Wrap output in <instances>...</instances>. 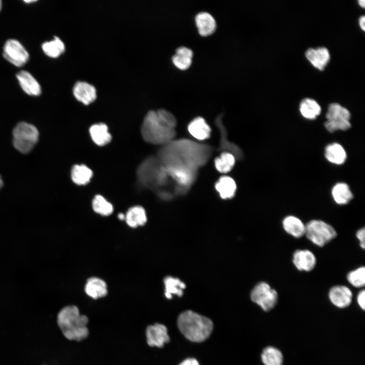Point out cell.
<instances>
[{
	"label": "cell",
	"mask_w": 365,
	"mask_h": 365,
	"mask_svg": "<svg viewBox=\"0 0 365 365\" xmlns=\"http://www.w3.org/2000/svg\"><path fill=\"white\" fill-rule=\"evenodd\" d=\"M212 152L208 145L182 139L162 145L157 157L165 167L186 168L197 171L208 161Z\"/></svg>",
	"instance_id": "1"
},
{
	"label": "cell",
	"mask_w": 365,
	"mask_h": 365,
	"mask_svg": "<svg viewBox=\"0 0 365 365\" xmlns=\"http://www.w3.org/2000/svg\"><path fill=\"white\" fill-rule=\"evenodd\" d=\"M176 124V118L168 111H150L141 125V135L146 142L162 146L174 139Z\"/></svg>",
	"instance_id": "2"
},
{
	"label": "cell",
	"mask_w": 365,
	"mask_h": 365,
	"mask_svg": "<svg viewBox=\"0 0 365 365\" xmlns=\"http://www.w3.org/2000/svg\"><path fill=\"white\" fill-rule=\"evenodd\" d=\"M137 176L141 185L155 191L161 199L167 200L173 198V194L166 189L170 178L156 156L149 157L140 163Z\"/></svg>",
	"instance_id": "3"
},
{
	"label": "cell",
	"mask_w": 365,
	"mask_h": 365,
	"mask_svg": "<svg viewBox=\"0 0 365 365\" xmlns=\"http://www.w3.org/2000/svg\"><path fill=\"white\" fill-rule=\"evenodd\" d=\"M56 321L62 335L68 340L81 341L88 337L89 319L81 314L75 305L62 307L57 313Z\"/></svg>",
	"instance_id": "4"
},
{
	"label": "cell",
	"mask_w": 365,
	"mask_h": 365,
	"mask_svg": "<svg viewBox=\"0 0 365 365\" xmlns=\"http://www.w3.org/2000/svg\"><path fill=\"white\" fill-rule=\"evenodd\" d=\"M177 325L187 339L195 342L205 341L213 329V323L209 318L191 310L184 311L179 315Z\"/></svg>",
	"instance_id": "5"
},
{
	"label": "cell",
	"mask_w": 365,
	"mask_h": 365,
	"mask_svg": "<svg viewBox=\"0 0 365 365\" xmlns=\"http://www.w3.org/2000/svg\"><path fill=\"white\" fill-rule=\"evenodd\" d=\"M39 132L33 125L21 122L13 130V144L20 152L26 154L30 152L38 141Z\"/></svg>",
	"instance_id": "6"
},
{
	"label": "cell",
	"mask_w": 365,
	"mask_h": 365,
	"mask_svg": "<svg viewBox=\"0 0 365 365\" xmlns=\"http://www.w3.org/2000/svg\"><path fill=\"white\" fill-rule=\"evenodd\" d=\"M305 235L315 245L322 247L337 235L333 226L319 220H313L306 224Z\"/></svg>",
	"instance_id": "7"
},
{
	"label": "cell",
	"mask_w": 365,
	"mask_h": 365,
	"mask_svg": "<svg viewBox=\"0 0 365 365\" xmlns=\"http://www.w3.org/2000/svg\"><path fill=\"white\" fill-rule=\"evenodd\" d=\"M326 119L324 126L330 132L346 130L351 127L349 111L338 103H332L328 105Z\"/></svg>",
	"instance_id": "8"
},
{
	"label": "cell",
	"mask_w": 365,
	"mask_h": 365,
	"mask_svg": "<svg viewBox=\"0 0 365 365\" xmlns=\"http://www.w3.org/2000/svg\"><path fill=\"white\" fill-rule=\"evenodd\" d=\"M278 298L277 291L264 281L256 284L250 293L251 301L265 311H269L274 308Z\"/></svg>",
	"instance_id": "9"
},
{
	"label": "cell",
	"mask_w": 365,
	"mask_h": 365,
	"mask_svg": "<svg viewBox=\"0 0 365 365\" xmlns=\"http://www.w3.org/2000/svg\"><path fill=\"white\" fill-rule=\"evenodd\" d=\"M3 56L10 63L17 67L25 65L29 60V54L18 40L9 39L3 47Z\"/></svg>",
	"instance_id": "10"
},
{
	"label": "cell",
	"mask_w": 365,
	"mask_h": 365,
	"mask_svg": "<svg viewBox=\"0 0 365 365\" xmlns=\"http://www.w3.org/2000/svg\"><path fill=\"white\" fill-rule=\"evenodd\" d=\"M145 335L147 344L151 347L161 348L170 340L167 327L159 323L148 326Z\"/></svg>",
	"instance_id": "11"
},
{
	"label": "cell",
	"mask_w": 365,
	"mask_h": 365,
	"mask_svg": "<svg viewBox=\"0 0 365 365\" xmlns=\"http://www.w3.org/2000/svg\"><path fill=\"white\" fill-rule=\"evenodd\" d=\"M352 293L347 286L342 285L332 287L328 292L331 302L339 308L348 307L352 300Z\"/></svg>",
	"instance_id": "12"
},
{
	"label": "cell",
	"mask_w": 365,
	"mask_h": 365,
	"mask_svg": "<svg viewBox=\"0 0 365 365\" xmlns=\"http://www.w3.org/2000/svg\"><path fill=\"white\" fill-rule=\"evenodd\" d=\"M293 262L299 271L309 272L315 268L316 258L314 254L308 249H298L293 253Z\"/></svg>",
	"instance_id": "13"
},
{
	"label": "cell",
	"mask_w": 365,
	"mask_h": 365,
	"mask_svg": "<svg viewBox=\"0 0 365 365\" xmlns=\"http://www.w3.org/2000/svg\"><path fill=\"white\" fill-rule=\"evenodd\" d=\"M222 119L223 114H221L215 119V124L221 133L220 149L232 154L236 159L240 160L243 157V152L238 145L228 140L227 130L223 123Z\"/></svg>",
	"instance_id": "14"
},
{
	"label": "cell",
	"mask_w": 365,
	"mask_h": 365,
	"mask_svg": "<svg viewBox=\"0 0 365 365\" xmlns=\"http://www.w3.org/2000/svg\"><path fill=\"white\" fill-rule=\"evenodd\" d=\"M75 98L85 104L93 102L97 96L96 88L93 85L84 81L76 82L73 87Z\"/></svg>",
	"instance_id": "15"
},
{
	"label": "cell",
	"mask_w": 365,
	"mask_h": 365,
	"mask_svg": "<svg viewBox=\"0 0 365 365\" xmlns=\"http://www.w3.org/2000/svg\"><path fill=\"white\" fill-rule=\"evenodd\" d=\"M16 78L21 88L27 94L34 96L41 94V85L30 72L21 70L17 74Z\"/></svg>",
	"instance_id": "16"
},
{
	"label": "cell",
	"mask_w": 365,
	"mask_h": 365,
	"mask_svg": "<svg viewBox=\"0 0 365 365\" xmlns=\"http://www.w3.org/2000/svg\"><path fill=\"white\" fill-rule=\"evenodd\" d=\"M305 56L315 67L320 70L324 68L330 58L328 50L324 47L309 48L305 52Z\"/></svg>",
	"instance_id": "17"
},
{
	"label": "cell",
	"mask_w": 365,
	"mask_h": 365,
	"mask_svg": "<svg viewBox=\"0 0 365 365\" xmlns=\"http://www.w3.org/2000/svg\"><path fill=\"white\" fill-rule=\"evenodd\" d=\"M195 20L198 32L202 36L209 35L216 29V21L213 16L208 12L198 13L195 16Z\"/></svg>",
	"instance_id": "18"
},
{
	"label": "cell",
	"mask_w": 365,
	"mask_h": 365,
	"mask_svg": "<svg viewBox=\"0 0 365 365\" xmlns=\"http://www.w3.org/2000/svg\"><path fill=\"white\" fill-rule=\"evenodd\" d=\"M188 129L190 134L199 140L206 139L210 136L211 129L202 117L194 119L189 124Z\"/></svg>",
	"instance_id": "19"
},
{
	"label": "cell",
	"mask_w": 365,
	"mask_h": 365,
	"mask_svg": "<svg viewBox=\"0 0 365 365\" xmlns=\"http://www.w3.org/2000/svg\"><path fill=\"white\" fill-rule=\"evenodd\" d=\"M85 291L90 298L97 299L106 295L107 285L102 279L95 277H91L87 281Z\"/></svg>",
	"instance_id": "20"
},
{
	"label": "cell",
	"mask_w": 365,
	"mask_h": 365,
	"mask_svg": "<svg viewBox=\"0 0 365 365\" xmlns=\"http://www.w3.org/2000/svg\"><path fill=\"white\" fill-rule=\"evenodd\" d=\"M284 230L295 238H300L305 235L306 225L298 217L288 215L284 217L282 222Z\"/></svg>",
	"instance_id": "21"
},
{
	"label": "cell",
	"mask_w": 365,
	"mask_h": 365,
	"mask_svg": "<svg viewBox=\"0 0 365 365\" xmlns=\"http://www.w3.org/2000/svg\"><path fill=\"white\" fill-rule=\"evenodd\" d=\"M89 133L93 142L99 146L106 145L112 139L108 127L104 123L93 124L89 129Z\"/></svg>",
	"instance_id": "22"
},
{
	"label": "cell",
	"mask_w": 365,
	"mask_h": 365,
	"mask_svg": "<svg viewBox=\"0 0 365 365\" xmlns=\"http://www.w3.org/2000/svg\"><path fill=\"white\" fill-rule=\"evenodd\" d=\"M193 52L187 47L180 46L175 50V53L172 57L174 65L178 69H187L192 64Z\"/></svg>",
	"instance_id": "23"
},
{
	"label": "cell",
	"mask_w": 365,
	"mask_h": 365,
	"mask_svg": "<svg viewBox=\"0 0 365 365\" xmlns=\"http://www.w3.org/2000/svg\"><path fill=\"white\" fill-rule=\"evenodd\" d=\"M236 188L235 180L228 176H222L215 185L216 190L224 199L232 198L235 194Z\"/></svg>",
	"instance_id": "24"
},
{
	"label": "cell",
	"mask_w": 365,
	"mask_h": 365,
	"mask_svg": "<svg viewBox=\"0 0 365 365\" xmlns=\"http://www.w3.org/2000/svg\"><path fill=\"white\" fill-rule=\"evenodd\" d=\"M125 220L130 227L135 228L143 226L147 221L145 210L140 206H133L128 210Z\"/></svg>",
	"instance_id": "25"
},
{
	"label": "cell",
	"mask_w": 365,
	"mask_h": 365,
	"mask_svg": "<svg viewBox=\"0 0 365 365\" xmlns=\"http://www.w3.org/2000/svg\"><path fill=\"white\" fill-rule=\"evenodd\" d=\"M325 157L329 162L340 165L345 162L347 155L345 150L341 144L333 143L325 148Z\"/></svg>",
	"instance_id": "26"
},
{
	"label": "cell",
	"mask_w": 365,
	"mask_h": 365,
	"mask_svg": "<svg viewBox=\"0 0 365 365\" xmlns=\"http://www.w3.org/2000/svg\"><path fill=\"white\" fill-rule=\"evenodd\" d=\"M165 296L170 299L173 295L180 297L183 295L185 284L178 278L167 276L164 279Z\"/></svg>",
	"instance_id": "27"
},
{
	"label": "cell",
	"mask_w": 365,
	"mask_h": 365,
	"mask_svg": "<svg viewBox=\"0 0 365 365\" xmlns=\"http://www.w3.org/2000/svg\"><path fill=\"white\" fill-rule=\"evenodd\" d=\"M93 176V172L83 164L74 165L71 170L72 181L78 185H85L88 183Z\"/></svg>",
	"instance_id": "28"
},
{
	"label": "cell",
	"mask_w": 365,
	"mask_h": 365,
	"mask_svg": "<svg viewBox=\"0 0 365 365\" xmlns=\"http://www.w3.org/2000/svg\"><path fill=\"white\" fill-rule=\"evenodd\" d=\"M332 195L335 202L339 205L348 203L353 198L349 186L343 182L338 183L334 186Z\"/></svg>",
	"instance_id": "29"
},
{
	"label": "cell",
	"mask_w": 365,
	"mask_h": 365,
	"mask_svg": "<svg viewBox=\"0 0 365 365\" xmlns=\"http://www.w3.org/2000/svg\"><path fill=\"white\" fill-rule=\"evenodd\" d=\"M261 360L264 365H283V355L278 348L267 346L263 350Z\"/></svg>",
	"instance_id": "30"
},
{
	"label": "cell",
	"mask_w": 365,
	"mask_h": 365,
	"mask_svg": "<svg viewBox=\"0 0 365 365\" xmlns=\"http://www.w3.org/2000/svg\"><path fill=\"white\" fill-rule=\"evenodd\" d=\"M300 111L304 118L312 120L315 119L320 114L321 107L315 100L306 98L301 102Z\"/></svg>",
	"instance_id": "31"
},
{
	"label": "cell",
	"mask_w": 365,
	"mask_h": 365,
	"mask_svg": "<svg viewBox=\"0 0 365 365\" xmlns=\"http://www.w3.org/2000/svg\"><path fill=\"white\" fill-rule=\"evenodd\" d=\"M44 53L48 57L57 58L65 51L64 43L57 36L50 41L45 42L42 45Z\"/></svg>",
	"instance_id": "32"
},
{
	"label": "cell",
	"mask_w": 365,
	"mask_h": 365,
	"mask_svg": "<svg viewBox=\"0 0 365 365\" xmlns=\"http://www.w3.org/2000/svg\"><path fill=\"white\" fill-rule=\"evenodd\" d=\"M236 161L235 157L231 153L223 152L214 160V165L217 170L221 173H227L234 167Z\"/></svg>",
	"instance_id": "33"
},
{
	"label": "cell",
	"mask_w": 365,
	"mask_h": 365,
	"mask_svg": "<svg viewBox=\"0 0 365 365\" xmlns=\"http://www.w3.org/2000/svg\"><path fill=\"white\" fill-rule=\"evenodd\" d=\"M92 204L93 210L100 215L107 216L113 212V205L101 195H96Z\"/></svg>",
	"instance_id": "34"
},
{
	"label": "cell",
	"mask_w": 365,
	"mask_h": 365,
	"mask_svg": "<svg viewBox=\"0 0 365 365\" xmlns=\"http://www.w3.org/2000/svg\"><path fill=\"white\" fill-rule=\"evenodd\" d=\"M349 283L355 287L360 288L365 284V268L358 267L349 272L347 275Z\"/></svg>",
	"instance_id": "35"
},
{
	"label": "cell",
	"mask_w": 365,
	"mask_h": 365,
	"mask_svg": "<svg viewBox=\"0 0 365 365\" xmlns=\"http://www.w3.org/2000/svg\"><path fill=\"white\" fill-rule=\"evenodd\" d=\"M364 236V227L360 228L357 231L356 233V236L359 242V245L360 247L362 249H364L365 247Z\"/></svg>",
	"instance_id": "36"
},
{
	"label": "cell",
	"mask_w": 365,
	"mask_h": 365,
	"mask_svg": "<svg viewBox=\"0 0 365 365\" xmlns=\"http://www.w3.org/2000/svg\"><path fill=\"white\" fill-rule=\"evenodd\" d=\"M357 302L359 307L363 310H364L365 308V290L364 289L361 290L357 296Z\"/></svg>",
	"instance_id": "37"
},
{
	"label": "cell",
	"mask_w": 365,
	"mask_h": 365,
	"mask_svg": "<svg viewBox=\"0 0 365 365\" xmlns=\"http://www.w3.org/2000/svg\"><path fill=\"white\" fill-rule=\"evenodd\" d=\"M179 365H200L198 361L193 358H189L184 360Z\"/></svg>",
	"instance_id": "38"
},
{
	"label": "cell",
	"mask_w": 365,
	"mask_h": 365,
	"mask_svg": "<svg viewBox=\"0 0 365 365\" xmlns=\"http://www.w3.org/2000/svg\"><path fill=\"white\" fill-rule=\"evenodd\" d=\"M364 22H365V16H364V15H362L359 18V24L360 25V28L363 30H364V29H365Z\"/></svg>",
	"instance_id": "39"
},
{
	"label": "cell",
	"mask_w": 365,
	"mask_h": 365,
	"mask_svg": "<svg viewBox=\"0 0 365 365\" xmlns=\"http://www.w3.org/2000/svg\"><path fill=\"white\" fill-rule=\"evenodd\" d=\"M358 3L359 4V5L364 8L365 5V2L364 0H358Z\"/></svg>",
	"instance_id": "40"
},
{
	"label": "cell",
	"mask_w": 365,
	"mask_h": 365,
	"mask_svg": "<svg viewBox=\"0 0 365 365\" xmlns=\"http://www.w3.org/2000/svg\"><path fill=\"white\" fill-rule=\"evenodd\" d=\"M125 215H124L123 213H119L118 214V218L121 220H123L125 219Z\"/></svg>",
	"instance_id": "41"
},
{
	"label": "cell",
	"mask_w": 365,
	"mask_h": 365,
	"mask_svg": "<svg viewBox=\"0 0 365 365\" xmlns=\"http://www.w3.org/2000/svg\"><path fill=\"white\" fill-rule=\"evenodd\" d=\"M3 181L2 177L0 175V189L3 187Z\"/></svg>",
	"instance_id": "42"
},
{
	"label": "cell",
	"mask_w": 365,
	"mask_h": 365,
	"mask_svg": "<svg viewBox=\"0 0 365 365\" xmlns=\"http://www.w3.org/2000/svg\"><path fill=\"white\" fill-rule=\"evenodd\" d=\"M35 2V1H33V0L32 1H31H31H25V2L26 3H33V2Z\"/></svg>",
	"instance_id": "43"
},
{
	"label": "cell",
	"mask_w": 365,
	"mask_h": 365,
	"mask_svg": "<svg viewBox=\"0 0 365 365\" xmlns=\"http://www.w3.org/2000/svg\"><path fill=\"white\" fill-rule=\"evenodd\" d=\"M2 1L0 0V11H1V9H2Z\"/></svg>",
	"instance_id": "44"
}]
</instances>
